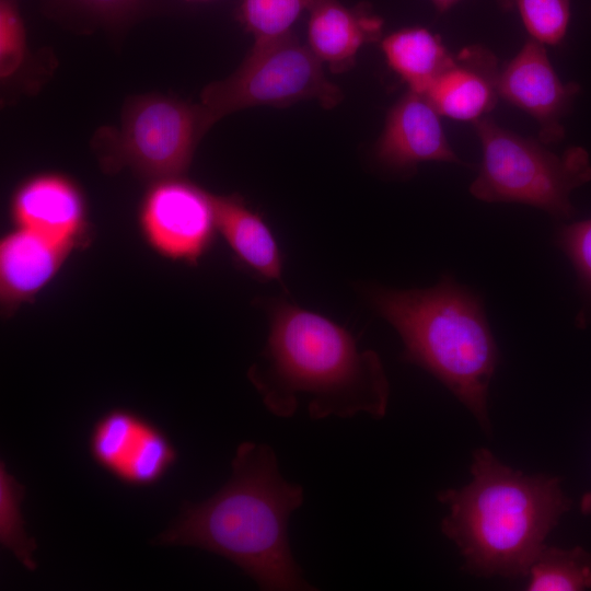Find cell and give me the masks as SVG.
Listing matches in <instances>:
<instances>
[{
    "label": "cell",
    "mask_w": 591,
    "mask_h": 591,
    "mask_svg": "<svg viewBox=\"0 0 591 591\" xmlns=\"http://www.w3.org/2000/svg\"><path fill=\"white\" fill-rule=\"evenodd\" d=\"M257 304L269 333L247 378L270 414L289 418L303 402L313 420L385 416L390 383L374 350H360L348 329L283 297Z\"/></svg>",
    "instance_id": "1"
},
{
    "label": "cell",
    "mask_w": 591,
    "mask_h": 591,
    "mask_svg": "<svg viewBox=\"0 0 591 591\" xmlns=\"http://www.w3.org/2000/svg\"><path fill=\"white\" fill-rule=\"evenodd\" d=\"M303 501V487L283 478L274 449L245 441L235 451L229 482L201 502H184L158 543L221 555L264 591L316 590L304 578L288 537L289 519Z\"/></svg>",
    "instance_id": "2"
},
{
    "label": "cell",
    "mask_w": 591,
    "mask_h": 591,
    "mask_svg": "<svg viewBox=\"0 0 591 591\" xmlns=\"http://www.w3.org/2000/svg\"><path fill=\"white\" fill-rule=\"evenodd\" d=\"M472 480L445 489L438 500L449 507L443 534L464 558V569L479 577H526L545 538L570 508L557 477L525 475L477 449Z\"/></svg>",
    "instance_id": "3"
},
{
    "label": "cell",
    "mask_w": 591,
    "mask_h": 591,
    "mask_svg": "<svg viewBox=\"0 0 591 591\" xmlns=\"http://www.w3.org/2000/svg\"><path fill=\"white\" fill-rule=\"evenodd\" d=\"M363 293L401 336L403 359L437 378L489 432L488 389L498 350L479 298L448 276L426 289L371 285Z\"/></svg>",
    "instance_id": "4"
},
{
    "label": "cell",
    "mask_w": 591,
    "mask_h": 591,
    "mask_svg": "<svg viewBox=\"0 0 591 591\" xmlns=\"http://www.w3.org/2000/svg\"><path fill=\"white\" fill-rule=\"evenodd\" d=\"M482 146L478 175L470 193L487 202H520L559 219L575 211L570 194L591 179L589 153L570 147L560 155L540 140L522 137L483 117L473 123Z\"/></svg>",
    "instance_id": "5"
},
{
    "label": "cell",
    "mask_w": 591,
    "mask_h": 591,
    "mask_svg": "<svg viewBox=\"0 0 591 591\" xmlns=\"http://www.w3.org/2000/svg\"><path fill=\"white\" fill-rule=\"evenodd\" d=\"M323 63L293 34L254 42L241 66L228 78L208 84L200 106L210 126L248 107H287L316 100L324 108L343 100L341 90L327 80Z\"/></svg>",
    "instance_id": "6"
},
{
    "label": "cell",
    "mask_w": 591,
    "mask_h": 591,
    "mask_svg": "<svg viewBox=\"0 0 591 591\" xmlns=\"http://www.w3.org/2000/svg\"><path fill=\"white\" fill-rule=\"evenodd\" d=\"M200 105L160 95L136 97L119 130L102 134L101 162L108 172L127 166L153 182L179 177L210 128Z\"/></svg>",
    "instance_id": "7"
},
{
    "label": "cell",
    "mask_w": 591,
    "mask_h": 591,
    "mask_svg": "<svg viewBox=\"0 0 591 591\" xmlns=\"http://www.w3.org/2000/svg\"><path fill=\"white\" fill-rule=\"evenodd\" d=\"M139 224L157 253L196 264L218 233L213 195L181 176L153 182L142 200Z\"/></svg>",
    "instance_id": "8"
},
{
    "label": "cell",
    "mask_w": 591,
    "mask_h": 591,
    "mask_svg": "<svg viewBox=\"0 0 591 591\" xmlns=\"http://www.w3.org/2000/svg\"><path fill=\"white\" fill-rule=\"evenodd\" d=\"M89 447L101 467L130 486L159 482L176 460V451L161 429L121 408L107 412L94 424Z\"/></svg>",
    "instance_id": "9"
},
{
    "label": "cell",
    "mask_w": 591,
    "mask_h": 591,
    "mask_svg": "<svg viewBox=\"0 0 591 591\" xmlns=\"http://www.w3.org/2000/svg\"><path fill=\"white\" fill-rule=\"evenodd\" d=\"M499 96L530 114L538 124V140L554 144L563 140V117L571 107L580 88L564 83L554 70L544 44L530 38L500 69Z\"/></svg>",
    "instance_id": "10"
},
{
    "label": "cell",
    "mask_w": 591,
    "mask_h": 591,
    "mask_svg": "<svg viewBox=\"0 0 591 591\" xmlns=\"http://www.w3.org/2000/svg\"><path fill=\"white\" fill-rule=\"evenodd\" d=\"M440 116L426 95L407 91L387 113L374 147L376 160L406 173L427 161L464 164L452 150Z\"/></svg>",
    "instance_id": "11"
},
{
    "label": "cell",
    "mask_w": 591,
    "mask_h": 591,
    "mask_svg": "<svg viewBox=\"0 0 591 591\" xmlns=\"http://www.w3.org/2000/svg\"><path fill=\"white\" fill-rule=\"evenodd\" d=\"M15 227L71 243L86 242V206L82 192L70 178L55 173L33 176L15 190L11 201Z\"/></svg>",
    "instance_id": "12"
},
{
    "label": "cell",
    "mask_w": 591,
    "mask_h": 591,
    "mask_svg": "<svg viewBox=\"0 0 591 591\" xmlns=\"http://www.w3.org/2000/svg\"><path fill=\"white\" fill-rule=\"evenodd\" d=\"M76 245L15 227L0 241V301L11 314L58 274Z\"/></svg>",
    "instance_id": "13"
},
{
    "label": "cell",
    "mask_w": 591,
    "mask_h": 591,
    "mask_svg": "<svg viewBox=\"0 0 591 591\" xmlns=\"http://www.w3.org/2000/svg\"><path fill=\"white\" fill-rule=\"evenodd\" d=\"M500 69L487 47H464L425 95L441 116L474 123L486 117L500 97Z\"/></svg>",
    "instance_id": "14"
},
{
    "label": "cell",
    "mask_w": 591,
    "mask_h": 591,
    "mask_svg": "<svg viewBox=\"0 0 591 591\" xmlns=\"http://www.w3.org/2000/svg\"><path fill=\"white\" fill-rule=\"evenodd\" d=\"M308 46L333 72L349 70L359 50L381 37L383 21L337 0H315L309 9Z\"/></svg>",
    "instance_id": "15"
},
{
    "label": "cell",
    "mask_w": 591,
    "mask_h": 591,
    "mask_svg": "<svg viewBox=\"0 0 591 591\" xmlns=\"http://www.w3.org/2000/svg\"><path fill=\"white\" fill-rule=\"evenodd\" d=\"M218 233L234 258L254 277L282 283V258L278 243L264 219L236 195H213Z\"/></svg>",
    "instance_id": "16"
},
{
    "label": "cell",
    "mask_w": 591,
    "mask_h": 591,
    "mask_svg": "<svg viewBox=\"0 0 591 591\" xmlns=\"http://www.w3.org/2000/svg\"><path fill=\"white\" fill-rule=\"evenodd\" d=\"M381 50L408 91L424 95L453 59L440 37L424 27L403 28L385 36Z\"/></svg>",
    "instance_id": "17"
},
{
    "label": "cell",
    "mask_w": 591,
    "mask_h": 591,
    "mask_svg": "<svg viewBox=\"0 0 591 591\" xmlns=\"http://www.w3.org/2000/svg\"><path fill=\"white\" fill-rule=\"evenodd\" d=\"M530 591H581L591 588V553L544 546L526 575Z\"/></svg>",
    "instance_id": "18"
},
{
    "label": "cell",
    "mask_w": 591,
    "mask_h": 591,
    "mask_svg": "<svg viewBox=\"0 0 591 591\" xmlns=\"http://www.w3.org/2000/svg\"><path fill=\"white\" fill-rule=\"evenodd\" d=\"M24 487L0 464V542L28 570L36 568L33 553L36 542L24 530L21 503Z\"/></svg>",
    "instance_id": "19"
},
{
    "label": "cell",
    "mask_w": 591,
    "mask_h": 591,
    "mask_svg": "<svg viewBox=\"0 0 591 591\" xmlns=\"http://www.w3.org/2000/svg\"><path fill=\"white\" fill-rule=\"evenodd\" d=\"M508 11H515L531 38L558 45L570 21V0H497Z\"/></svg>",
    "instance_id": "20"
},
{
    "label": "cell",
    "mask_w": 591,
    "mask_h": 591,
    "mask_svg": "<svg viewBox=\"0 0 591 591\" xmlns=\"http://www.w3.org/2000/svg\"><path fill=\"white\" fill-rule=\"evenodd\" d=\"M315 0H242L241 21L255 40L290 33L292 24Z\"/></svg>",
    "instance_id": "21"
},
{
    "label": "cell",
    "mask_w": 591,
    "mask_h": 591,
    "mask_svg": "<svg viewBox=\"0 0 591 591\" xmlns=\"http://www.w3.org/2000/svg\"><path fill=\"white\" fill-rule=\"evenodd\" d=\"M25 30L13 0H0V76L12 77L25 56Z\"/></svg>",
    "instance_id": "22"
},
{
    "label": "cell",
    "mask_w": 591,
    "mask_h": 591,
    "mask_svg": "<svg viewBox=\"0 0 591 591\" xmlns=\"http://www.w3.org/2000/svg\"><path fill=\"white\" fill-rule=\"evenodd\" d=\"M557 242L591 287V219L563 227L557 234Z\"/></svg>",
    "instance_id": "23"
},
{
    "label": "cell",
    "mask_w": 591,
    "mask_h": 591,
    "mask_svg": "<svg viewBox=\"0 0 591 591\" xmlns=\"http://www.w3.org/2000/svg\"><path fill=\"white\" fill-rule=\"evenodd\" d=\"M94 12L117 16L128 11L137 0H78Z\"/></svg>",
    "instance_id": "24"
},
{
    "label": "cell",
    "mask_w": 591,
    "mask_h": 591,
    "mask_svg": "<svg viewBox=\"0 0 591 591\" xmlns=\"http://www.w3.org/2000/svg\"><path fill=\"white\" fill-rule=\"evenodd\" d=\"M439 12H445L460 0H431Z\"/></svg>",
    "instance_id": "25"
},
{
    "label": "cell",
    "mask_w": 591,
    "mask_h": 591,
    "mask_svg": "<svg viewBox=\"0 0 591 591\" xmlns=\"http://www.w3.org/2000/svg\"><path fill=\"white\" fill-rule=\"evenodd\" d=\"M581 510L586 514H591V494H587L581 500Z\"/></svg>",
    "instance_id": "26"
}]
</instances>
